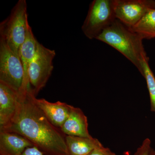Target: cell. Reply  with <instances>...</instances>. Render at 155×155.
Returning a JSON list of instances; mask_svg holds the SVG:
<instances>
[{
	"label": "cell",
	"instance_id": "6da1fadb",
	"mask_svg": "<svg viewBox=\"0 0 155 155\" xmlns=\"http://www.w3.org/2000/svg\"><path fill=\"white\" fill-rule=\"evenodd\" d=\"M31 87L19 92L17 112L8 126L0 131L17 134L45 155H69L66 136L36 105Z\"/></svg>",
	"mask_w": 155,
	"mask_h": 155
},
{
	"label": "cell",
	"instance_id": "7a4b0ae2",
	"mask_svg": "<svg viewBox=\"0 0 155 155\" xmlns=\"http://www.w3.org/2000/svg\"><path fill=\"white\" fill-rule=\"evenodd\" d=\"M110 46L128 59L142 74V61L147 57L143 38L116 19L96 38Z\"/></svg>",
	"mask_w": 155,
	"mask_h": 155
},
{
	"label": "cell",
	"instance_id": "3957f363",
	"mask_svg": "<svg viewBox=\"0 0 155 155\" xmlns=\"http://www.w3.org/2000/svg\"><path fill=\"white\" fill-rule=\"evenodd\" d=\"M27 8L25 0H19L8 18L0 23V38L19 57V49L25 41L29 24Z\"/></svg>",
	"mask_w": 155,
	"mask_h": 155
},
{
	"label": "cell",
	"instance_id": "277c9868",
	"mask_svg": "<svg viewBox=\"0 0 155 155\" xmlns=\"http://www.w3.org/2000/svg\"><path fill=\"white\" fill-rule=\"evenodd\" d=\"M116 19L114 0H94L90 5L81 29L87 38L96 39Z\"/></svg>",
	"mask_w": 155,
	"mask_h": 155
},
{
	"label": "cell",
	"instance_id": "5b68a950",
	"mask_svg": "<svg viewBox=\"0 0 155 155\" xmlns=\"http://www.w3.org/2000/svg\"><path fill=\"white\" fill-rule=\"evenodd\" d=\"M55 55L54 50L45 47L38 42L36 53L28 72L29 84L35 96L45 86L51 76L54 69L53 60Z\"/></svg>",
	"mask_w": 155,
	"mask_h": 155
},
{
	"label": "cell",
	"instance_id": "8992f818",
	"mask_svg": "<svg viewBox=\"0 0 155 155\" xmlns=\"http://www.w3.org/2000/svg\"><path fill=\"white\" fill-rule=\"evenodd\" d=\"M24 81V69L20 57L0 38V82L19 93Z\"/></svg>",
	"mask_w": 155,
	"mask_h": 155
},
{
	"label": "cell",
	"instance_id": "52a82bcc",
	"mask_svg": "<svg viewBox=\"0 0 155 155\" xmlns=\"http://www.w3.org/2000/svg\"><path fill=\"white\" fill-rule=\"evenodd\" d=\"M114 5L116 19L130 28L155 9L154 0H114Z\"/></svg>",
	"mask_w": 155,
	"mask_h": 155
},
{
	"label": "cell",
	"instance_id": "ba28073f",
	"mask_svg": "<svg viewBox=\"0 0 155 155\" xmlns=\"http://www.w3.org/2000/svg\"><path fill=\"white\" fill-rule=\"evenodd\" d=\"M19 93L0 82V130L10 125L17 112Z\"/></svg>",
	"mask_w": 155,
	"mask_h": 155
},
{
	"label": "cell",
	"instance_id": "9c48e42d",
	"mask_svg": "<svg viewBox=\"0 0 155 155\" xmlns=\"http://www.w3.org/2000/svg\"><path fill=\"white\" fill-rule=\"evenodd\" d=\"M35 102L54 126L61 129L70 114L72 106L61 101L51 103L44 98H34ZM61 130V129H60Z\"/></svg>",
	"mask_w": 155,
	"mask_h": 155
},
{
	"label": "cell",
	"instance_id": "30bf717a",
	"mask_svg": "<svg viewBox=\"0 0 155 155\" xmlns=\"http://www.w3.org/2000/svg\"><path fill=\"white\" fill-rule=\"evenodd\" d=\"M88 127L87 117L82 110L72 106L69 116L60 129L66 136L91 138Z\"/></svg>",
	"mask_w": 155,
	"mask_h": 155
},
{
	"label": "cell",
	"instance_id": "8fae6325",
	"mask_svg": "<svg viewBox=\"0 0 155 155\" xmlns=\"http://www.w3.org/2000/svg\"><path fill=\"white\" fill-rule=\"evenodd\" d=\"M33 146L19 134L0 131V155H21L27 148Z\"/></svg>",
	"mask_w": 155,
	"mask_h": 155
},
{
	"label": "cell",
	"instance_id": "7c38bea8",
	"mask_svg": "<svg viewBox=\"0 0 155 155\" xmlns=\"http://www.w3.org/2000/svg\"><path fill=\"white\" fill-rule=\"evenodd\" d=\"M38 43V41L34 35L31 27L28 24L26 38L19 49V57L24 72V81L22 90L27 89L30 86L28 80V69L36 53Z\"/></svg>",
	"mask_w": 155,
	"mask_h": 155
},
{
	"label": "cell",
	"instance_id": "4fadbf2b",
	"mask_svg": "<svg viewBox=\"0 0 155 155\" xmlns=\"http://www.w3.org/2000/svg\"><path fill=\"white\" fill-rule=\"evenodd\" d=\"M66 143L69 155H88L97 148L102 146L95 138L66 136Z\"/></svg>",
	"mask_w": 155,
	"mask_h": 155
},
{
	"label": "cell",
	"instance_id": "5bb4252c",
	"mask_svg": "<svg viewBox=\"0 0 155 155\" xmlns=\"http://www.w3.org/2000/svg\"><path fill=\"white\" fill-rule=\"evenodd\" d=\"M130 28L143 39L155 38V9L148 12L138 23Z\"/></svg>",
	"mask_w": 155,
	"mask_h": 155
},
{
	"label": "cell",
	"instance_id": "9a60e30c",
	"mask_svg": "<svg viewBox=\"0 0 155 155\" xmlns=\"http://www.w3.org/2000/svg\"><path fill=\"white\" fill-rule=\"evenodd\" d=\"M149 61V58L148 56L143 59L141 75L145 79L149 93L150 111L155 115V76L150 67Z\"/></svg>",
	"mask_w": 155,
	"mask_h": 155
},
{
	"label": "cell",
	"instance_id": "2e32d148",
	"mask_svg": "<svg viewBox=\"0 0 155 155\" xmlns=\"http://www.w3.org/2000/svg\"><path fill=\"white\" fill-rule=\"evenodd\" d=\"M151 148V141L149 138H146L137 148L134 155H149Z\"/></svg>",
	"mask_w": 155,
	"mask_h": 155
},
{
	"label": "cell",
	"instance_id": "e0dca14e",
	"mask_svg": "<svg viewBox=\"0 0 155 155\" xmlns=\"http://www.w3.org/2000/svg\"><path fill=\"white\" fill-rule=\"evenodd\" d=\"M88 155H117L108 148L105 147L104 146L94 150Z\"/></svg>",
	"mask_w": 155,
	"mask_h": 155
},
{
	"label": "cell",
	"instance_id": "ac0fdd59",
	"mask_svg": "<svg viewBox=\"0 0 155 155\" xmlns=\"http://www.w3.org/2000/svg\"><path fill=\"white\" fill-rule=\"evenodd\" d=\"M21 155H45L36 147L33 146L27 148Z\"/></svg>",
	"mask_w": 155,
	"mask_h": 155
},
{
	"label": "cell",
	"instance_id": "d6986e66",
	"mask_svg": "<svg viewBox=\"0 0 155 155\" xmlns=\"http://www.w3.org/2000/svg\"><path fill=\"white\" fill-rule=\"evenodd\" d=\"M149 155H155V150H154L152 148L150 151Z\"/></svg>",
	"mask_w": 155,
	"mask_h": 155
}]
</instances>
